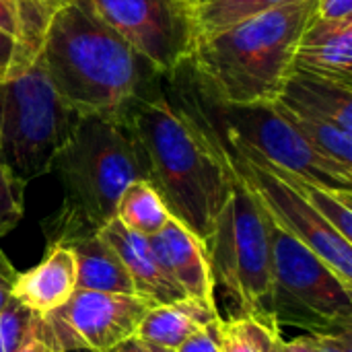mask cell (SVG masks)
<instances>
[{
	"label": "cell",
	"instance_id": "obj_21",
	"mask_svg": "<svg viewBox=\"0 0 352 352\" xmlns=\"http://www.w3.org/2000/svg\"><path fill=\"white\" fill-rule=\"evenodd\" d=\"M280 328L270 322L243 318L221 324V352H276Z\"/></svg>",
	"mask_w": 352,
	"mask_h": 352
},
{
	"label": "cell",
	"instance_id": "obj_2",
	"mask_svg": "<svg viewBox=\"0 0 352 352\" xmlns=\"http://www.w3.org/2000/svg\"><path fill=\"white\" fill-rule=\"evenodd\" d=\"M39 58L56 93L78 116L122 120L161 76L85 0L54 10Z\"/></svg>",
	"mask_w": 352,
	"mask_h": 352
},
{
	"label": "cell",
	"instance_id": "obj_34",
	"mask_svg": "<svg viewBox=\"0 0 352 352\" xmlns=\"http://www.w3.org/2000/svg\"><path fill=\"white\" fill-rule=\"evenodd\" d=\"M148 344V342H146ZM148 349L151 352H173V351H167V349H161V346H155V344H148Z\"/></svg>",
	"mask_w": 352,
	"mask_h": 352
},
{
	"label": "cell",
	"instance_id": "obj_11",
	"mask_svg": "<svg viewBox=\"0 0 352 352\" xmlns=\"http://www.w3.org/2000/svg\"><path fill=\"white\" fill-rule=\"evenodd\" d=\"M151 307L155 305L138 295L74 291L66 305L43 318L60 352L72 349L107 352L136 336Z\"/></svg>",
	"mask_w": 352,
	"mask_h": 352
},
{
	"label": "cell",
	"instance_id": "obj_32",
	"mask_svg": "<svg viewBox=\"0 0 352 352\" xmlns=\"http://www.w3.org/2000/svg\"><path fill=\"white\" fill-rule=\"evenodd\" d=\"M107 352H151L148 344L144 340H140L138 336H132L124 342H120L118 346H113L111 351Z\"/></svg>",
	"mask_w": 352,
	"mask_h": 352
},
{
	"label": "cell",
	"instance_id": "obj_15",
	"mask_svg": "<svg viewBox=\"0 0 352 352\" xmlns=\"http://www.w3.org/2000/svg\"><path fill=\"white\" fill-rule=\"evenodd\" d=\"M76 291V260L70 245L47 248L45 258L16 274L12 297L37 316H50Z\"/></svg>",
	"mask_w": 352,
	"mask_h": 352
},
{
	"label": "cell",
	"instance_id": "obj_4",
	"mask_svg": "<svg viewBox=\"0 0 352 352\" xmlns=\"http://www.w3.org/2000/svg\"><path fill=\"white\" fill-rule=\"evenodd\" d=\"M52 171L60 177L64 198L43 221L47 248L97 235L113 219L122 192L132 182H151L144 151L128 124L103 116H80Z\"/></svg>",
	"mask_w": 352,
	"mask_h": 352
},
{
	"label": "cell",
	"instance_id": "obj_13",
	"mask_svg": "<svg viewBox=\"0 0 352 352\" xmlns=\"http://www.w3.org/2000/svg\"><path fill=\"white\" fill-rule=\"evenodd\" d=\"M99 235L111 245V250L126 266L138 297L153 305H167L186 299V293L177 287V283L155 256L148 237L126 229L116 219H111L99 231Z\"/></svg>",
	"mask_w": 352,
	"mask_h": 352
},
{
	"label": "cell",
	"instance_id": "obj_5",
	"mask_svg": "<svg viewBox=\"0 0 352 352\" xmlns=\"http://www.w3.org/2000/svg\"><path fill=\"white\" fill-rule=\"evenodd\" d=\"M206 250L214 295L221 293L225 303L221 320L254 318L274 324L270 311L272 260L268 219L237 179L206 239Z\"/></svg>",
	"mask_w": 352,
	"mask_h": 352
},
{
	"label": "cell",
	"instance_id": "obj_29",
	"mask_svg": "<svg viewBox=\"0 0 352 352\" xmlns=\"http://www.w3.org/2000/svg\"><path fill=\"white\" fill-rule=\"evenodd\" d=\"M16 274H19L16 268L10 264V260L6 258V254H2V250H0V311L4 309V305L12 297V289H14Z\"/></svg>",
	"mask_w": 352,
	"mask_h": 352
},
{
	"label": "cell",
	"instance_id": "obj_33",
	"mask_svg": "<svg viewBox=\"0 0 352 352\" xmlns=\"http://www.w3.org/2000/svg\"><path fill=\"white\" fill-rule=\"evenodd\" d=\"M70 2H74V0H47V4H50L54 10H58L60 6H64V4H70Z\"/></svg>",
	"mask_w": 352,
	"mask_h": 352
},
{
	"label": "cell",
	"instance_id": "obj_3",
	"mask_svg": "<svg viewBox=\"0 0 352 352\" xmlns=\"http://www.w3.org/2000/svg\"><path fill=\"white\" fill-rule=\"evenodd\" d=\"M318 14V0H287L223 31L198 35L186 64L194 87L214 103L276 101L299 37Z\"/></svg>",
	"mask_w": 352,
	"mask_h": 352
},
{
	"label": "cell",
	"instance_id": "obj_25",
	"mask_svg": "<svg viewBox=\"0 0 352 352\" xmlns=\"http://www.w3.org/2000/svg\"><path fill=\"white\" fill-rule=\"evenodd\" d=\"M33 60L27 56L25 47L8 33L0 29V78H8L14 72L29 66Z\"/></svg>",
	"mask_w": 352,
	"mask_h": 352
},
{
	"label": "cell",
	"instance_id": "obj_30",
	"mask_svg": "<svg viewBox=\"0 0 352 352\" xmlns=\"http://www.w3.org/2000/svg\"><path fill=\"white\" fill-rule=\"evenodd\" d=\"M318 16L322 19H352V0H318Z\"/></svg>",
	"mask_w": 352,
	"mask_h": 352
},
{
	"label": "cell",
	"instance_id": "obj_7",
	"mask_svg": "<svg viewBox=\"0 0 352 352\" xmlns=\"http://www.w3.org/2000/svg\"><path fill=\"white\" fill-rule=\"evenodd\" d=\"M182 91L219 136L241 148L252 159L318 186L334 190L352 188V167H344L320 155L291 126L274 101L245 105L214 103L206 99L192 80L186 82Z\"/></svg>",
	"mask_w": 352,
	"mask_h": 352
},
{
	"label": "cell",
	"instance_id": "obj_1",
	"mask_svg": "<svg viewBox=\"0 0 352 352\" xmlns=\"http://www.w3.org/2000/svg\"><path fill=\"white\" fill-rule=\"evenodd\" d=\"M122 120L144 151L151 184L169 214L206 241L235 188L208 124L179 89L169 99L157 85L138 95Z\"/></svg>",
	"mask_w": 352,
	"mask_h": 352
},
{
	"label": "cell",
	"instance_id": "obj_38",
	"mask_svg": "<svg viewBox=\"0 0 352 352\" xmlns=\"http://www.w3.org/2000/svg\"><path fill=\"white\" fill-rule=\"evenodd\" d=\"M45 2H47V0H45Z\"/></svg>",
	"mask_w": 352,
	"mask_h": 352
},
{
	"label": "cell",
	"instance_id": "obj_12",
	"mask_svg": "<svg viewBox=\"0 0 352 352\" xmlns=\"http://www.w3.org/2000/svg\"><path fill=\"white\" fill-rule=\"evenodd\" d=\"M148 241L155 256L186 297L214 305V287L204 239L171 217L157 235L148 237Z\"/></svg>",
	"mask_w": 352,
	"mask_h": 352
},
{
	"label": "cell",
	"instance_id": "obj_27",
	"mask_svg": "<svg viewBox=\"0 0 352 352\" xmlns=\"http://www.w3.org/2000/svg\"><path fill=\"white\" fill-rule=\"evenodd\" d=\"M19 352H60L54 336H52V330H50V326H47L43 316H37V322H35L31 338L27 340V344Z\"/></svg>",
	"mask_w": 352,
	"mask_h": 352
},
{
	"label": "cell",
	"instance_id": "obj_8",
	"mask_svg": "<svg viewBox=\"0 0 352 352\" xmlns=\"http://www.w3.org/2000/svg\"><path fill=\"white\" fill-rule=\"evenodd\" d=\"M268 235L272 260L270 311L274 324L278 328H303L309 334L351 330V285L340 280L324 260L270 219Z\"/></svg>",
	"mask_w": 352,
	"mask_h": 352
},
{
	"label": "cell",
	"instance_id": "obj_35",
	"mask_svg": "<svg viewBox=\"0 0 352 352\" xmlns=\"http://www.w3.org/2000/svg\"><path fill=\"white\" fill-rule=\"evenodd\" d=\"M66 352H93V351H89V349H72V351H66Z\"/></svg>",
	"mask_w": 352,
	"mask_h": 352
},
{
	"label": "cell",
	"instance_id": "obj_24",
	"mask_svg": "<svg viewBox=\"0 0 352 352\" xmlns=\"http://www.w3.org/2000/svg\"><path fill=\"white\" fill-rule=\"evenodd\" d=\"M25 214V184L0 163V237L10 233Z\"/></svg>",
	"mask_w": 352,
	"mask_h": 352
},
{
	"label": "cell",
	"instance_id": "obj_6",
	"mask_svg": "<svg viewBox=\"0 0 352 352\" xmlns=\"http://www.w3.org/2000/svg\"><path fill=\"white\" fill-rule=\"evenodd\" d=\"M78 120L37 54L29 66L0 78V163L23 184L50 173Z\"/></svg>",
	"mask_w": 352,
	"mask_h": 352
},
{
	"label": "cell",
	"instance_id": "obj_19",
	"mask_svg": "<svg viewBox=\"0 0 352 352\" xmlns=\"http://www.w3.org/2000/svg\"><path fill=\"white\" fill-rule=\"evenodd\" d=\"M113 219L138 235L153 237L169 223L171 214L155 186L148 179H138L122 192Z\"/></svg>",
	"mask_w": 352,
	"mask_h": 352
},
{
	"label": "cell",
	"instance_id": "obj_9",
	"mask_svg": "<svg viewBox=\"0 0 352 352\" xmlns=\"http://www.w3.org/2000/svg\"><path fill=\"white\" fill-rule=\"evenodd\" d=\"M182 91V89H179ZM184 93V91H182ZM186 97V95H184ZM188 99V97H186ZM190 101V99H188ZM194 107V105H192ZM196 109V107H194ZM202 118V116H200ZM204 120V118H202ZM206 122V120H204ZM208 124V122H206ZM210 128V126H208ZM217 144L221 146L225 161L233 177L252 194L264 214L278 225L283 231L299 239L309 248L320 260H324L332 272L352 287V248L351 241L344 239L295 188L280 179L270 169L245 157L233 144L223 140L212 128Z\"/></svg>",
	"mask_w": 352,
	"mask_h": 352
},
{
	"label": "cell",
	"instance_id": "obj_36",
	"mask_svg": "<svg viewBox=\"0 0 352 352\" xmlns=\"http://www.w3.org/2000/svg\"><path fill=\"white\" fill-rule=\"evenodd\" d=\"M188 2H192V4H194V6H198V4H200V2H202V0H188Z\"/></svg>",
	"mask_w": 352,
	"mask_h": 352
},
{
	"label": "cell",
	"instance_id": "obj_31",
	"mask_svg": "<svg viewBox=\"0 0 352 352\" xmlns=\"http://www.w3.org/2000/svg\"><path fill=\"white\" fill-rule=\"evenodd\" d=\"M280 352H322L314 334L299 336L293 340H280Z\"/></svg>",
	"mask_w": 352,
	"mask_h": 352
},
{
	"label": "cell",
	"instance_id": "obj_22",
	"mask_svg": "<svg viewBox=\"0 0 352 352\" xmlns=\"http://www.w3.org/2000/svg\"><path fill=\"white\" fill-rule=\"evenodd\" d=\"M287 0H202L196 6L200 35L223 31L239 21L262 14Z\"/></svg>",
	"mask_w": 352,
	"mask_h": 352
},
{
	"label": "cell",
	"instance_id": "obj_26",
	"mask_svg": "<svg viewBox=\"0 0 352 352\" xmlns=\"http://www.w3.org/2000/svg\"><path fill=\"white\" fill-rule=\"evenodd\" d=\"M221 324L223 320L219 318L202 326L173 352H221Z\"/></svg>",
	"mask_w": 352,
	"mask_h": 352
},
{
	"label": "cell",
	"instance_id": "obj_37",
	"mask_svg": "<svg viewBox=\"0 0 352 352\" xmlns=\"http://www.w3.org/2000/svg\"><path fill=\"white\" fill-rule=\"evenodd\" d=\"M276 352H280V342H278V349H276Z\"/></svg>",
	"mask_w": 352,
	"mask_h": 352
},
{
	"label": "cell",
	"instance_id": "obj_28",
	"mask_svg": "<svg viewBox=\"0 0 352 352\" xmlns=\"http://www.w3.org/2000/svg\"><path fill=\"white\" fill-rule=\"evenodd\" d=\"M322 352H352V328L332 334H314Z\"/></svg>",
	"mask_w": 352,
	"mask_h": 352
},
{
	"label": "cell",
	"instance_id": "obj_14",
	"mask_svg": "<svg viewBox=\"0 0 352 352\" xmlns=\"http://www.w3.org/2000/svg\"><path fill=\"white\" fill-rule=\"evenodd\" d=\"M293 68L352 85V19L332 21L316 14L299 37Z\"/></svg>",
	"mask_w": 352,
	"mask_h": 352
},
{
	"label": "cell",
	"instance_id": "obj_16",
	"mask_svg": "<svg viewBox=\"0 0 352 352\" xmlns=\"http://www.w3.org/2000/svg\"><path fill=\"white\" fill-rule=\"evenodd\" d=\"M276 103L297 116L324 120L352 134V85L293 68Z\"/></svg>",
	"mask_w": 352,
	"mask_h": 352
},
{
	"label": "cell",
	"instance_id": "obj_17",
	"mask_svg": "<svg viewBox=\"0 0 352 352\" xmlns=\"http://www.w3.org/2000/svg\"><path fill=\"white\" fill-rule=\"evenodd\" d=\"M214 320H219V314L212 303L186 297L175 303L151 307L142 318L136 336L148 344L177 351V346L186 342L196 330Z\"/></svg>",
	"mask_w": 352,
	"mask_h": 352
},
{
	"label": "cell",
	"instance_id": "obj_23",
	"mask_svg": "<svg viewBox=\"0 0 352 352\" xmlns=\"http://www.w3.org/2000/svg\"><path fill=\"white\" fill-rule=\"evenodd\" d=\"M37 314L14 297L0 311V352H19L33 334Z\"/></svg>",
	"mask_w": 352,
	"mask_h": 352
},
{
	"label": "cell",
	"instance_id": "obj_20",
	"mask_svg": "<svg viewBox=\"0 0 352 352\" xmlns=\"http://www.w3.org/2000/svg\"><path fill=\"white\" fill-rule=\"evenodd\" d=\"M276 103V101H274ZM276 107L280 109V113L291 122V126L324 157L344 165L352 167V134L340 130L334 124H328L324 120H316V118H307V116H297L285 107H280L276 103Z\"/></svg>",
	"mask_w": 352,
	"mask_h": 352
},
{
	"label": "cell",
	"instance_id": "obj_10",
	"mask_svg": "<svg viewBox=\"0 0 352 352\" xmlns=\"http://www.w3.org/2000/svg\"><path fill=\"white\" fill-rule=\"evenodd\" d=\"M157 74L182 70L198 41L196 6L188 0H85Z\"/></svg>",
	"mask_w": 352,
	"mask_h": 352
},
{
	"label": "cell",
	"instance_id": "obj_18",
	"mask_svg": "<svg viewBox=\"0 0 352 352\" xmlns=\"http://www.w3.org/2000/svg\"><path fill=\"white\" fill-rule=\"evenodd\" d=\"M70 248L76 260V291L136 295L126 266L99 233L74 241Z\"/></svg>",
	"mask_w": 352,
	"mask_h": 352
}]
</instances>
